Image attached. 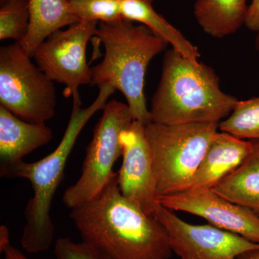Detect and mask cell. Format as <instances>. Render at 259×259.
Here are the masks:
<instances>
[{
	"instance_id": "6",
	"label": "cell",
	"mask_w": 259,
	"mask_h": 259,
	"mask_svg": "<svg viewBox=\"0 0 259 259\" xmlns=\"http://www.w3.org/2000/svg\"><path fill=\"white\" fill-rule=\"evenodd\" d=\"M102 110L87 148L81 176L63 196L64 205L70 209L97 198L117 175L113 167L122 156L120 134L134 119L128 105L115 100L107 102Z\"/></svg>"
},
{
	"instance_id": "14",
	"label": "cell",
	"mask_w": 259,
	"mask_h": 259,
	"mask_svg": "<svg viewBox=\"0 0 259 259\" xmlns=\"http://www.w3.org/2000/svg\"><path fill=\"white\" fill-rule=\"evenodd\" d=\"M28 32L18 44L31 58L51 34L80 21L71 12L70 0H28Z\"/></svg>"
},
{
	"instance_id": "21",
	"label": "cell",
	"mask_w": 259,
	"mask_h": 259,
	"mask_svg": "<svg viewBox=\"0 0 259 259\" xmlns=\"http://www.w3.org/2000/svg\"><path fill=\"white\" fill-rule=\"evenodd\" d=\"M54 251L56 259H110L93 245L69 237L56 240Z\"/></svg>"
},
{
	"instance_id": "22",
	"label": "cell",
	"mask_w": 259,
	"mask_h": 259,
	"mask_svg": "<svg viewBox=\"0 0 259 259\" xmlns=\"http://www.w3.org/2000/svg\"><path fill=\"white\" fill-rule=\"evenodd\" d=\"M244 25L251 31L259 30V0H252L248 5V13Z\"/></svg>"
},
{
	"instance_id": "4",
	"label": "cell",
	"mask_w": 259,
	"mask_h": 259,
	"mask_svg": "<svg viewBox=\"0 0 259 259\" xmlns=\"http://www.w3.org/2000/svg\"><path fill=\"white\" fill-rule=\"evenodd\" d=\"M97 38L103 44L105 55L92 68V84L110 85L125 97L134 120L144 125L151 117L144 94L148 64L166 49L168 42L144 25L120 19L100 23Z\"/></svg>"
},
{
	"instance_id": "24",
	"label": "cell",
	"mask_w": 259,
	"mask_h": 259,
	"mask_svg": "<svg viewBox=\"0 0 259 259\" xmlns=\"http://www.w3.org/2000/svg\"><path fill=\"white\" fill-rule=\"evenodd\" d=\"M4 254L5 259H30L12 245L5 250Z\"/></svg>"
},
{
	"instance_id": "17",
	"label": "cell",
	"mask_w": 259,
	"mask_h": 259,
	"mask_svg": "<svg viewBox=\"0 0 259 259\" xmlns=\"http://www.w3.org/2000/svg\"><path fill=\"white\" fill-rule=\"evenodd\" d=\"M247 0H196L194 15L209 36L223 38L236 33L245 24Z\"/></svg>"
},
{
	"instance_id": "13",
	"label": "cell",
	"mask_w": 259,
	"mask_h": 259,
	"mask_svg": "<svg viewBox=\"0 0 259 259\" xmlns=\"http://www.w3.org/2000/svg\"><path fill=\"white\" fill-rule=\"evenodd\" d=\"M52 138L47 124L27 122L0 106V168L23 161Z\"/></svg>"
},
{
	"instance_id": "1",
	"label": "cell",
	"mask_w": 259,
	"mask_h": 259,
	"mask_svg": "<svg viewBox=\"0 0 259 259\" xmlns=\"http://www.w3.org/2000/svg\"><path fill=\"white\" fill-rule=\"evenodd\" d=\"M82 241L110 259H169L166 228L121 194L117 175L97 198L71 209Z\"/></svg>"
},
{
	"instance_id": "11",
	"label": "cell",
	"mask_w": 259,
	"mask_h": 259,
	"mask_svg": "<svg viewBox=\"0 0 259 259\" xmlns=\"http://www.w3.org/2000/svg\"><path fill=\"white\" fill-rule=\"evenodd\" d=\"M158 202L172 211L204 218L209 224L259 244V215L212 190H185L158 197Z\"/></svg>"
},
{
	"instance_id": "5",
	"label": "cell",
	"mask_w": 259,
	"mask_h": 259,
	"mask_svg": "<svg viewBox=\"0 0 259 259\" xmlns=\"http://www.w3.org/2000/svg\"><path fill=\"white\" fill-rule=\"evenodd\" d=\"M218 130V123L145 125L159 197L188 189Z\"/></svg>"
},
{
	"instance_id": "12",
	"label": "cell",
	"mask_w": 259,
	"mask_h": 259,
	"mask_svg": "<svg viewBox=\"0 0 259 259\" xmlns=\"http://www.w3.org/2000/svg\"><path fill=\"white\" fill-rule=\"evenodd\" d=\"M253 149V141L218 130L187 190H212L239 166Z\"/></svg>"
},
{
	"instance_id": "19",
	"label": "cell",
	"mask_w": 259,
	"mask_h": 259,
	"mask_svg": "<svg viewBox=\"0 0 259 259\" xmlns=\"http://www.w3.org/2000/svg\"><path fill=\"white\" fill-rule=\"evenodd\" d=\"M30 26L28 0H10L0 8V40L21 42Z\"/></svg>"
},
{
	"instance_id": "2",
	"label": "cell",
	"mask_w": 259,
	"mask_h": 259,
	"mask_svg": "<svg viewBox=\"0 0 259 259\" xmlns=\"http://www.w3.org/2000/svg\"><path fill=\"white\" fill-rule=\"evenodd\" d=\"M95 101L82 108L81 104L73 102L69 123L61 142L56 149L35 162L22 161L0 168L1 177L28 180L33 196L25 207V224L20 238L22 248L29 253L49 250L54 242L55 227L51 216V205L56 191L64 176L68 158L84 126L99 110H103L109 97L115 89L110 85L100 87Z\"/></svg>"
},
{
	"instance_id": "25",
	"label": "cell",
	"mask_w": 259,
	"mask_h": 259,
	"mask_svg": "<svg viewBox=\"0 0 259 259\" xmlns=\"http://www.w3.org/2000/svg\"><path fill=\"white\" fill-rule=\"evenodd\" d=\"M237 259H259V248L245 251L238 255Z\"/></svg>"
},
{
	"instance_id": "10",
	"label": "cell",
	"mask_w": 259,
	"mask_h": 259,
	"mask_svg": "<svg viewBox=\"0 0 259 259\" xmlns=\"http://www.w3.org/2000/svg\"><path fill=\"white\" fill-rule=\"evenodd\" d=\"M122 164L117 172L121 194L148 215L154 217L161 204L145 125L134 120L120 134Z\"/></svg>"
},
{
	"instance_id": "8",
	"label": "cell",
	"mask_w": 259,
	"mask_h": 259,
	"mask_svg": "<svg viewBox=\"0 0 259 259\" xmlns=\"http://www.w3.org/2000/svg\"><path fill=\"white\" fill-rule=\"evenodd\" d=\"M99 22L80 20L66 30L51 34L34 54L35 64L53 81L61 83L66 98L81 104L79 88L92 84V69L87 61V47L96 35Z\"/></svg>"
},
{
	"instance_id": "26",
	"label": "cell",
	"mask_w": 259,
	"mask_h": 259,
	"mask_svg": "<svg viewBox=\"0 0 259 259\" xmlns=\"http://www.w3.org/2000/svg\"><path fill=\"white\" fill-rule=\"evenodd\" d=\"M256 32V36H255V50H256L257 54H258V58L259 61V30L258 32Z\"/></svg>"
},
{
	"instance_id": "23",
	"label": "cell",
	"mask_w": 259,
	"mask_h": 259,
	"mask_svg": "<svg viewBox=\"0 0 259 259\" xmlns=\"http://www.w3.org/2000/svg\"><path fill=\"white\" fill-rule=\"evenodd\" d=\"M10 244L9 229L5 226L0 227V252L4 253Z\"/></svg>"
},
{
	"instance_id": "18",
	"label": "cell",
	"mask_w": 259,
	"mask_h": 259,
	"mask_svg": "<svg viewBox=\"0 0 259 259\" xmlns=\"http://www.w3.org/2000/svg\"><path fill=\"white\" fill-rule=\"evenodd\" d=\"M219 130L242 139L259 140V97L238 100Z\"/></svg>"
},
{
	"instance_id": "15",
	"label": "cell",
	"mask_w": 259,
	"mask_h": 259,
	"mask_svg": "<svg viewBox=\"0 0 259 259\" xmlns=\"http://www.w3.org/2000/svg\"><path fill=\"white\" fill-rule=\"evenodd\" d=\"M154 0H122V19L146 25L171 46V49L194 62H199L200 53L185 35L158 14L153 8Z\"/></svg>"
},
{
	"instance_id": "20",
	"label": "cell",
	"mask_w": 259,
	"mask_h": 259,
	"mask_svg": "<svg viewBox=\"0 0 259 259\" xmlns=\"http://www.w3.org/2000/svg\"><path fill=\"white\" fill-rule=\"evenodd\" d=\"M70 8L80 20L111 23L122 19V0H70Z\"/></svg>"
},
{
	"instance_id": "16",
	"label": "cell",
	"mask_w": 259,
	"mask_h": 259,
	"mask_svg": "<svg viewBox=\"0 0 259 259\" xmlns=\"http://www.w3.org/2000/svg\"><path fill=\"white\" fill-rule=\"evenodd\" d=\"M252 141L253 149L248 157L212 190L259 215V140Z\"/></svg>"
},
{
	"instance_id": "27",
	"label": "cell",
	"mask_w": 259,
	"mask_h": 259,
	"mask_svg": "<svg viewBox=\"0 0 259 259\" xmlns=\"http://www.w3.org/2000/svg\"><path fill=\"white\" fill-rule=\"evenodd\" d=\"M10 0H0V5L1 6H3V5H5V3H8V2H9Z\"/></svg>"
},
{
	"instance_id": "3",
	"label": "cell",
	"mask_w": 259,
	"mask_h": 259,
	"mask_svg": "<svg viewBox=\"0 0 259 259\" xmlns=\"http://www.w3.org/2000/svg\"><path fill=\"white\" fill-rule=\"evenodd\" d=\"M238 101L221 90L212 67L189 60L171 49L165 53L149 111L151 122L156 123L219 124Z\"/></svg>"
},
{
	"instance_id": "9",
	"label": "cell",
	"mask_w": 259,
	"mask_h": 259,
	"mask_svg": "<svg viewBox=\"0 0 259 259\" xmlns=\"http://www.w3.org/2000/svg\"><path fill=\"white\" fill-rule=\"evenodd\" d=\"M154 218L166 228L172 251L180 259H237L259 244L212 225H193L160 205Z\"/></svg>"
},
{
	"instance_id": "7",
	"label": "cell",
	"mask_w": 259,
	"mask_h": 259,
	"mask_svg": "<svg viewBox=\"0 0 259 259\" xmlns=\"http://www.w3.org/2000/svg\"><path fill=\"white\" fill-rule=\"evenodd\" d=\"M18 42L0 48V106L22 120L46 123L56 115L54 81Z\"/></svg>"
}]
</instances>
